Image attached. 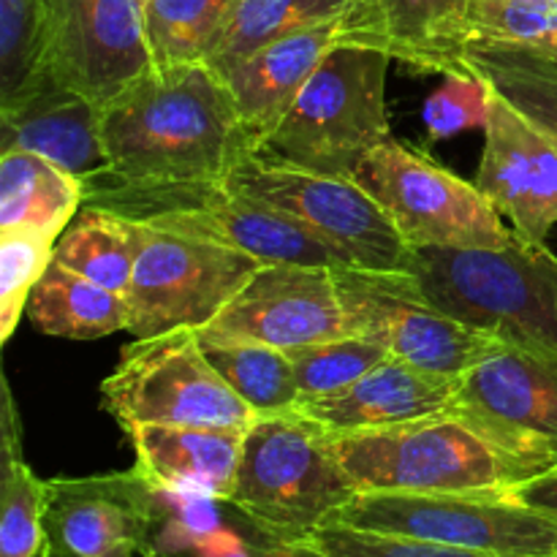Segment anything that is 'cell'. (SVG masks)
<instances>
[{"label":"cell","mask_w":557,"mask_h":557,"mask_svg":"<svg viewBox=\"0 0 557 557\" xmlns=\"http://www.w3.org/2000/svg\"><path fill=\"white\" fill-rule=\"evenodd\" d=\"M348 335L335 267L264 264L237 297L199 330L201 343L288 348Z\"/></svg>","instance_id":"cell-15"},{"label":"cell","mask_w":557,"mask_h":557,"mask_svg":"<svg viewBox=\"0 0 557 557\" xmlns=\"http://www.w3.org/2000/svg\"><path fill=\"white\" fill-rule=\"evenodd\" d=\"M47 85L54 82L44 71V3L0 0V114Z\"/></svg>","instance_id":"cell-31"},{"label":"cell","mask_w":557,"mask_h":557,"mask_svg":"<svg viewBox=\"0 0 557 557\" xmlns=\"http://www.w3.org/2000/svg\"><path fill=\"white\" fill-rule=\"evenodd\" d=\"M38 332L65 341H96L128 330V302L76 272L49 261L25 308Z\"/></svg>","instance_id":"cell-24"},{"label":"cell","mask_w":557,"mask_h":557,"mask_svg":"<svg viewBox=\"0 0 557 557\" xmlns=\"http://www.w3.org/2000/svg\"><path fill=\"white\" fill-rule=\"evenodd\" d=\"M141 245L145 223L85 205L54 243L52 261L125 297Z\"/></svg>","instance_id":"cell-25"},{"label":"cell","mask_w":557,"mask_h":557,"mask_svg":"<svg viewBox=\"0 0 557 557\" xmlns=\"http://www.w3.org/2000/svg\"><path fill=\"white\" fill-rule=\"evenodd\" d=\"M451 417L525 462L536 476L557 468V354L500 346L457 379Z\"/></svg>","instance_id":"cell-13"},{"label":"cell","mask_w":557,"mask_h":557,"mask_svg":"<svg viewBox=\"0 0 557 557\" xmlns=\"http://www.w3.org/2000/svg\"><path fill=\"white\" fill-rule=\"evenodd\" d=\"M58 237L38 228L0 232V343L14 335L30 292L52 261Z\"/></svg>","instance_id":"cell-33"},{"label":"cell","mask_w":557,"mask_h":557,"mask_svg":"<svg viewBox=\"0 0 557 557\" xmlns=\"http://www.w3.org/2000/svg\"><path fill=\"white\" fill-rule=\"evenodd\" d=\"M156 557V555H147ZM256 557H326L308 542H283L277 536H264L256 547Z\"/></svg>","instance_id":"cell-38"},{"label":"cell","mask_w":557,"mask_h":557,"mask_svg":"<svg viewBox=\"0 0 557 557\" xmlns=\"http://www.w3.org/2000/svg\"><path fill=\"white\" fill-rule=\"evenodd\" d=\"M357 495L330 435L294 413L259 417L243 438L228 504L283 542H308Z\"/></svg>","instance_id":"cell-5"},{"label":"cell","mask_w":557,"mask_h":557,"mask_svg":"<svg viewBox=\"0 0 557 557\" xmlns=\"http://www.w3.org/2000/svg\"><path fill=\"white\" fill-rule=\"evenodd\" d=\"M264 267L253 253L183 232L147 226L125 302L134 337L201 330Z\"/></svg>","instance_id":"cell-11"},{"label":"cell","mask_w":557,"mask_h":557,"mask_svg":"<svg viewBox=\"0 0 557 557\" xmlns=\"http://www.w3.org/2000/svg\"><path fill=\"white\" fill-rule=\"evenodd\" d=\"M125 433L134 444L136 468L152 487L232 498L243 457V430L141 424Z\"/></svg>","instance_id":"cell-22"},{"label":"cell","mask_w":557,"mask_h":557,"mask_svg":"<svg viewBox=\"0 0 557 557\" xmlns=\"http://www.w3.org/2000/svg\"><path fill=\"white\" fill-rule=\"evenodd\" d=\"M351 3L354 0H239L205 63L215 74H223L281 38L341 20Z\"/></svg>","instance_id":"cell-28"},{"label":"cell","mask_w":557,"mask_h":557,"mask_svg":"<svg viewBox=\"0 0 557 557\" xmlns=\"http://www.w3.org/2000/svg\"><path fill=\"white\" fill-rule=\"evenodd\" d=\"M476 38L557 52V0H476Z\"/></svg>","instance_id":"cell-34"},{"label":"cell","mask_w":557,"mask_h":557,"mask_svg":"<svg viewBox=\"0 0 557 557\" xmlns=\"http://www.w3.org/2000/svg\"><path fill=\"white\" fill-rule=\"evenodd\" d=\"M337 27L341 20L294 33L218 74L259 145L281 125L313 71L335 47Z\"/></svg>","instance_id":"cell-21"},{"label":"cell","mask_w":557,"mask_h":557,"mask_svg":"<svg viewBox=\"0 0 557 557\" xmlns=\"http://www.w3.org/2000/svg\"><path fill=\"white\" fill-rule=\"evenodd\" d=\"M411 248H504L511 232L479 190L397 139L375 147L354 174Z\"/></svg>","instance_id":"cell-10"},{"label":"cell","mask_w":557,"mask_h":557,"mask_svg":"<svg viewBox=\"0 0 557 557\" xmlns=\"http://www.w3.org/2000/svg\"><path fill=\"white\" fill-rule=\"evenodd\" d=\"M466 58L473 74L557 145V76L544 49L476 38Z\"/></svg>","instance_id":"cell-27"},{"label":"cell","mask_w":557,"mask_h":557,"mask_svg":"<svg viewBox=\"0 0 557 557\" xmlns=\"http://www.w3.org/2000/svg\"><path fill=\"white\" fill-rule=\"evenodd\" d=\"M506 495H511V498L520 500V504L531 506V509L557 517V468L542 473V476L536 479H528V482L517 484V487L506 490Z\"/></svg>","instance_id":"cell-37"},{"label":"cell","mask_w":557,"mask_h":557,"mask_svg":"<svg viewBox=\"0 0 557 557\" xmlns=\"http://www.w3.org/2000/svg\"><path fill=\"white\" fill-rule=\"evenodd\" d=\"M85 207V183L30 150L0 156V232L38 228L60 239Z\"/></svg>","instance_id":"cell-23"},{"label":"cell","mask_w":557,"mask_h":557,"mask_svg":"<svg viewBox=\"0 0 557 557\" xmlns=\"http://www.w3.org/2000/svg\"><path fill=\"white\" fill-rule=\"evenodd\" d=\"M44 71L98 109L152 69L145 0H41Z\"/></svg>","instance_id":"cell-14"},{"label":"cell","mask_w":557,"mask_h":557,"mask_svg":"<svg viewBox=\"0 0 557 557\" xmlns=\"http://www.w3.org/2000/svg\"><path fill=\"white\" fill-rule=\"evenodd\" d=\"M158 525L156 487L139 468L49 479L44 557H145Z\"/></svg>","instance_id":"cell-16"},{"label":"cell","mask_w":557,"mask_h":557,"mask_svg":"<svg viewBox=\"0 0 557 557\" xmlns=\"http://www.w3.org/2000/svg\"><path fill=\"white\" fill-rule=\"evenodd\" d=\"M302 400H319L348 389L362 375L392 359L389 348L370 335H343L335 341L288 348Z\"/></svg>","instance_id":"cell-32"},{"label":"cell","mask_w":557,"mask_h":557,"mask_svg":"<svg viewBox=\"0 0 557 557\" xmlns=\"http://www.w3.org/2000/svg\"><path fill=\"white\" fill-rule=\"evenodd\" d=\"M239 0H145V25L156 69L205 63Z\"/></svg>","instance_id":"cell-30"},{"label":"cell","mask_w":557,"mask_h":557,"mask_svg":"<svg viewBox=\"0 0 557 557\" xmlns=\"http://www.w3.org/2000/svg\"><path fill=\"white\" fill-rule=\"evenodd\" d=\"M0 147L38 152L82 183L109 172L101 109L60 85H47L25 103L0 114Z\"/></svg>","instance_id":"cell-20"},{"label":"cell","mask_w":557,"mask_h":557,"mask_svg":"<svg viewBox=\"0 0 557 557\" xmlns=\"http://www.w3.org/2000/svg\"><path fill=\"white\" fill-rule=\"evenodd\" d=\"M457 379L424 373L400 359H386L379 368L319 400H302L297 413L313 422L330 438L395 428L417 419L441 417L455 400Z\"/></svg>","instance_id":"cell-19"},{"label":"cell","mask_w":557,"mask_h":557,"mask_svg":"<svg viewBox=\"0 0 557 557\" xmlns=\"http://www.w3.org/2000/svg\"><path fill=\"white\" fill-rule=\"evenodd\" d=\"M335 281L348 335L375 337L392 357L424 373L460 379L506 346L430 305L411 275L335 267Z\"/></svg>","instance_id":"cell-12"},{"label":"cell","mask_w":557,"mask_h":557,"mask_svg":"<svg viewBox=\"0 0 557 557\" xmlns=\"http://www.w3.org/2000/svg\"><path fill=\"white\" fill-rule=\"evenodd\" d=\"M332 522L500 557H557V517L506 493H357Z\"/></svg>","instance_id":"cell-9"},{"label":"cell","mask_w":557,"mask_h":557,"mask_svg":"<svg viewBox=\"0 0 557 557\" xmlns=\"http://www.w3.org/2000/svg\"><path fill=\"white\" fill-rule=\"evenodd\" d=\"M357 493H506L536 471L451 413L332 438Z\"/></svg>","instance_id":"cell-6"},{"label":"cell","mask_w":557,"mask_h":557,"mask_svg":"<svg viewBox=\"0 0 557 557\" xmlns=\"http://www.w3.org/2000/svg\"><path fill=\"white\" fill-rule=\"evenodd\" d=\"M476 185L520 237L544 243L557 226V145L498 92L484 125Z\"/></svg>","instance_id":"cell-17"},{"label":"cell","mask_w":557,"mask_h":557,"mask_svg":"<svg viewBox=\"0 0 557 557\" xmlns=\"http://www.w3.org/2000/svg\"><path fill=\"white\" fill-rule=\"evenodd\" d=\"M413 283L451 319L557 354V256L511 232L504 248H419Z\"/></svg>","instance_id":"cell-2"},{"label":"cell","mask_w":557,"mask_h":557,"mask_svg":"<svg viewBox=\"0 0 557 557\" xmlns=\"http://www.w3.org/2000/svg\"><path fill=\"white\" fill-rule=\"evenodd\" d=\"M476 0H354L341 16L337 44H359L389 54L422 74H473Z\"/></svg>","instance_id":"cell-18"},{"label":"cell","mask_w":557,"mask_h":557,"mask_svg":"<svg viewBox=\"0 0 557 557\" xmlns=\"http://www.w3.org/2000/svg\"><path fill=\"white\" fill-rule=\"evenodd\" d=\"M493 87L476 74H446L444 85L428 98L424 128L433 141L471 128H484L493 107Z\"/></svg>","instance_id":"cell-35"},{"label":"cell","mask_w":557,"mask_h":557,"mask_svg":"<svg viewBox=\"0 0 557 557\" xmlns=\"http://www.w3.org/2000/svg\"><path fill=\"white\" fill-rule=\"evenodd\" d=\"M395 60L359 44H335L261 141V156L330 177H354L364 158L389 139L386 76Z\"/></svg>","instance_id":"cell-4"},{"label":"cell","mask_w":557,"mask_h":557,"mask_svg":"<svg viewBox=\"0 0 557 557\" xmlns=\"http://www.w3.org/2000/svg\"><path fill=\"white\" fill-rule=\"evenodd\" d=\"M101 406L123 430L141 424L248 430L256 411L212 368L199 330L136 337L101 384Z\"/></svg>","instance_id":"cell-8"},{"label":"cell","mask_w":557,"mask_h":557,"mask_svg":"<svg viewBox=\"0 0 557 557\" xmlns=\"http://www.w3.org/2000/svg\"><path fill=\"white\" fill-rule=\"evenodd\" d=\"M0 557H44L47 547L49 482L38 479L22 455V428L9 381L3 379L0 408Z\"/></svg>","instance_id":"cell-26"},{"label":"cell","mask_w":557,"mask_h":557,"mask_svg":"<svg viewBox=\"0 0 557 557\" xmlns=\"http://www.w3.org/2000/svg\"><path fill=\"white\" fill-rule=\"evenodd\" d=\"M223 183L324 243L346 267L413 275L417 248L354 177H330L253 152Z\"/></svg>","instance_id":"cell-7"},{"label":"cell","mask_w":557,"mask_h":557,"mask_svg":"<svg viewBox=\"0 0 557 557\" xmlns=\"http://www.w3.org/2000/svg\"><path fill=\"white\" fill-rule=\"evenodd\" d=\"M308 544H313L326 557H500L473 553V549L449 547V544L424 542V539L359 531V528L337 525V522L319 528L308 539Z\"/></svg>","instance_id":"cell-36"},{"label":"cell","mask_w":557,"mask_h":557,"mask_svg":"<svg viewBox=\"0 0 557 557\" xmlns=\"http://www.w3.org/2000/svg\"><path fill=\"white\" fill-rule=\"evenodd\" d=\"M85 205L253 253L264 264L346 267L337 253L272 207L223 180H125L101 174L85 183Z\"/></svg>","instance_id":"cell-3"},{"label":"cell","mask_w":557,"mask_h":557,"mask_svg":"<svg viewBox=\"0 0 557 557\" xmlns=\"http://www.w3.org/2000/svg\"><path fill=\"white\" fill-rule=\"evenodd\" d=\"M201 348L256 417L294 413L302 403L294 362L281 348L261 343H201Z\"/></svg>","instance_id":"cell-29"},{"label":"cell","mask_w":557,"mask_h":557,"mask_svg":"<svg viewBox=\"0 0 557 557\" xmlns=\"http://www.w3.org/2000/svg\"><path fill=\"white\" fill-rule=\"evenodd\" d=\"M101 136L125 180H223L261 147L207 63L152 65L101 109Z\"/></svg>","instance_id":"cell-1"}]
</instances>
